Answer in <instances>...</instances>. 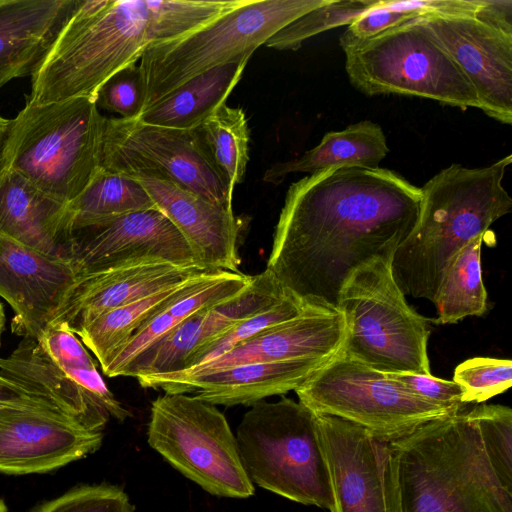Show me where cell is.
I'll use <instances>...</instances> for the list:
<instances>
[{"instance_id":"obj_1","label":"cell","mask_w":512,"mask_h":512,"mask_svg":"<svg viewBox=\"0 0 512 512\" xmlns=\"http://www.w3.org/2000/svg\"><path fill=\"white\" fill-rule=\"evenodd\" d=\"M421 189L385 168L340 166L292 183L266 270L306 305L336 309L361 266L392 259L415 227Z\"/></svg>"},{"instance_id":"obj_2","label":"cell","mask_w":512,"mask_h":512,"mask_svg":"<svg viewBox=\"0 0 512 512\" xmlns=\"http://www.w3.org/2000/svg\"><path fill=\"white\" fill-rule=\"evenodd\" d=\"M511 162L509 154L480 168L453 163L420 188L418 221L391 261L394 280L404 295L433 303L455 254L512 211V199L502 184Z\"/></svg>"},{"instance_id":"obj_3","label":"cell","mask_w":512,"mask_h":512,"mask_svg":"<svg viewBox=\"0 0 512 512\" xmlns=\"http://www.w3.org/2000/svg\"><path fill=\"white\" fill-rule=\"evenodd\" d=\"M399 512H512L465 409L389 442Z\"/></svg>"},{"instance_id":"obj_4","label":"cell","mask_w":512,"mask_h":512,"mask_svg":"<svg viewBox=\"0 0 512 512\" xmlns=\"http://www.w3.org/2000/svg\"><path fill=\"white\" fill-rule=\"evenodd\" d=\"M149 0H78L33 73L26 104L86 97L153 43Z\"/></svg>"},{"instance_id":"obj_5","label":"cell","mask_w":512,"mask_h":512,"mask_svg":"<svg viewBox=\"0 0 512 512\" xmlns=\"http://www.w3.org/2000/svg\"><path fill=\"white\" fill-rule=\"evenodd\" d=\"M105 120L95 100L86 97L25 104L8 120L2 167L68 205L101 168Z\"/></svg>"},{"instance_id":"obj_6","label":"cell","mask_w":512,"mask_h":512,"mask_svg":"<svg viewBox=\"0 0 512 512\" xmlns=\"http://www.w3.org/2000/svg\"><path fill=\"white\" fill-rule=\"evenodd\" d=\"M252 483L294 502L333 511L329 470L316 415L290 398L257 402L237 428Z\"/></svg>"},{"instance_id":"obj_7","label":"cell","mask_w":512,"mask_h":512,"mask_svg":"<svg viewBox=\"0 0 512 512\" xmlns=\"http://www.w3.org/2000/svg\"><path fill=\"white\" fill-rule=\"evenodd\" d=\"M339 44L350 83L366 96L399 94L480 109L473 86L424 17Z\"/></svg>"},{"instance_id":"obj_8","label":"cell","mask_w":512,"mask_h":512,"mask_svg":"<svg viewBox=\"0 0 512 512\" xmlns=\"http://www.w3.org/2000/svg\"><path fill=\"white\" fill-rule=\"evenodd\" d=\"M327 1L242 0L191 33L150 44L139 65L146 88L144 110L214 67L250 58L280 29Z\"/></svg>"},{"instance_id":"obj_9","label":"cell","mask_w":512,"mask_h":512,"mask_svg":"<svg viewBox=\"0 0 512 512\" xmlns=\"http://www.w3.org/2000/svg\"><path fill=\"white\" fill-rule=\"evenodd\" d=\"M391 261L361 266L342 286L336 306L346 326L341 354L384 373L430 376L427 320L406 302Z\"/></svg>"},{"instance_id":"obj_10","label":"cell","mask_w":512,"mask_h":512,"mask_svg":"<svg viewBox=\"0 0 512 512\" xmlns=\"http://www.w3.org/2000/svg\"><path fill=\"white\" fill-rule=\"evenodd\" d=\"M148 444L208 493L253 496L227 419L215 405L186 394H166L151 405Z\"/></svg>"},{"instance_id":"obj_11","label":"cell","mask_w":512,"mask_h":512,"mask_svg":"<svg viewBox=\"0 0 512 512\" xmlns=\"http://www.w3.org/2000/svg\"><path fill=\"white\" fill-rule=\"evenodd\" d=\"M295 392L299 402L313 413L341 418L386 442L463 410L425 400L386 373L341 353Z\"/></svg>"},{"instance_id":"obj_12","label":"cell","mask_w":512,"mask_h":512,"mask_svg":"<svg viewBox=\"0 0 512 512\" xmlns=\"http://www.w3.org/2000/svg\"><path fill=\"white\" fill-rule=\"evenodd\" d=\"M101 168L174 183L232 208L233 191L212 163L194 129L149 125L138 119L105 120Z\"/></svg>"},{"instance_id":"obj_13","label":"cell","mask_w":512,"mask_h":512,"mask_svg":"<svg viewBox=\"0 0 512 512\" xmlns=\"http://www.w3.org/2000/svg\"><path fill=\"white\" fill-rule=\"evenodd\" d=\"M67 260L77 278L144 261L200 266L187 241L159 209L72 229Z\"/></svg>"},{"instance_id":"obj_14","label":"cell","mask_w":512,"mask_h":512,"mask_svg":"<svg viewBox=\"0 0 512 512\" xmlns=\"http://www.w3.org/2000/svg\"><path fill=\"white\" fill-rule=\"evenodd\" d=\"M315 415L330 475L332 512H399L389 442L341 418Z\"/></svg>"},{"instance_id":"obj_15","label":"cell","mask_w":512,"mask_h":512,"mask_svg":"<svg viewBox=\"0 0 512 512\" xmlns=\"http://www.w3.org/2000/svg\"><path fill=\"white\" fill-rule=\"evenodd\" d=\"M345 335L344 317L337 309L310 305L299 315L265 328L206 364L136 379L144 388L166 391L190 378L242 364L313 358L331 360L342 352Z\"/></svg>"},{"instance_id":"obj_16","label":"cell","mask_w":512,"mask_h":512,"mask_svg":"<svg viewBox=\"0 0 512 512\" xmlns=\"http://www.w3.org/2000/svg\"><path fill=\"white\" fill-rule=\"evenodd\" d=\"M103 433L47 407L0 404V473H47L96 452Z\"/></svg>"},{"instance_id":"obj_17","label":"cell","mask_w":512,"mask_h":512,"mask_svg":"<svg viewBox=\"0 0 512 512\" xmlns=\"http://www.w3.org/2000/svg\"><path fill=\"white\" fill-rule=\"evenodd\" d=\"M473 86L480 109L512 123V34L474 17H424Z\"/></svg>"},{"instance_id":"obj_18","label":"cell","mask_w":512,"mask_h":512,"mask_svg":"<svg viewBox=\"0 0 512 512\" xmlns=\"http://www.w3.org/2000/svg\"><path fill=\"white\" fill-rule=\"evenodd\" d=\"M77 277L64 259L0 238V297L12 308V333L37 338L67 300Z\"/></svg>"},{"instance_id":"obj_19","label":"cell","mask_w":512,"mask_h":512,"mask_svg":"<svg viewBox=\"0 0 512 512\" xmlns=\"http://www.w3.org/2000/svg\"><path fill=\"white\" fill-rule=\"evenodd\" d=\"M287 293L265 269L240 294L193 314L141 354L123 373L140 377L182 370L186 359L237 322L279 302Z\"/></svg>"},{"instance_id":"obj_20","label":"cell","mask_w":512,"mask_h":512,"mask_svg":"<svg viewBox=\"0 0 512 512\" xmlns=\"http://www.w3.org/2000/svg\"><path fill=\"white\" fill-rule=\"evenodd\" d=\"M192 249L198 264L212 271L240 272V224L225 207L174 183L135 176Z\"/></svg>"},{"instance_id":"obj_21","label":"cell","mask_w":512,"mask_h":512,"mask_svg":"<svg viewBox=\"0 0 512 512\" xmlns=\"http://www.w3.org/2000/svg\"><path fill=\"white\" fill-rule=\"evenodd\" d=\"M209 271L200 266L144 261L86 275L77 278L53 321L66 322L75 333L115 308Z\"/></svg>"},{"instance_id":"obj_22","label":"cell","mask_w":512,"mask_h":512,"mask_svg":"<svg viewBox=\"0 0 512 512\" xmlns=\"http://www.w3.org/2000/svg\"><path fill=\"white\" fill-rule=\"evenodd\" d=\"M332 360L313 358L242 364L182 381L165 393H194L198 399L212 405L252 406L267 397L295 391Z\"/></svg>"},{"instance_id":"obj_23","label":"cell","mask_w":512,"mask_h":512,"mask_svg":"<svg viewBox=\"0 0 512 512\" xmlns=\"http://www.w3.org/2000/svg\"><path fill=\"white\" fill-rule=\"evenodd\" d=\"M67 205L49 196L17 172L0 170V238L44 254L68 257Z\"/></svg>"},{"instance_id":"obj_24","label":"cell","mask_w":512,"mask_h":512,"mask_svg":"<svg viewBox=\"0 0 512 512\" xmlns=\"http://www.w3.org/2000/svg\"><path fill=\"white\" fill-rule=\"evenodd\" d=\"M78 0H0V88L32 76Z\"/></svg>"},{"instance_id":"obj_25","label":"cell","mask_w":512,"mask_h":512,"mask_svg":"<svg viewBox=\"0 0 512 512\" xmlns=\"http://www.w3.org/2000/svg\"><path fill=\"white\" fill-rule=\"evenodd\" d=\"M0 375L87 429L102 432L109 420L107 411L45 354L35 338H23L9 356L0 357Z\"/></svg>"},{"instance_id":"obj_26","label":"cell","mask_w":512,"mask_h":512,"mask_svg":"<svg viewBox=\"0 0 512 512\" xmlns=\"http://www.w3.org/2000/svg\"><path fill=\"white\" fill-rule=\"evenodd\" d=\"M252 276L242 272L216 271L191 291L172 301L149 320L102 364L108 377L123 376L124 371L152 345L160 341L200 310L224 302L249 287Z\"/></svg>"},{"instance_id":"obj_27","label":"cell","mask_w":512,"mask_h":512,"mask_svg":"<svg viewBox=\"0 0 512 512\" xmlns=\"http://www.w3.org/2000/svg\"><path fill=\"white\" fill-rule=\"evenodd\" d=\"M389 147L383 129L364 120L341 131L327 132L321 142L300 157L274 163L263 176L267 183L278 185L291 173H316L340 166L378 168Z\"/></svg>"},{"instance_id":"obj_28","label":"cell","mask_w":512,"mask_h":512,"mask_svg":"<svg viewBox=\"0 0 512 512\" xmlns=\"http://www.w3.org/2000/svg\"><path fill=\"white\" fill-rule=\"evenodd\" d=\"M250 58L214 67L182 84L145 109L138 120L145 124L194 129L226 100L239 82Z\"/></svg>"},{"instance_id":"obj_29","label":"cell","mask_w":512,"mask_h":512,"mask_svg":"<svg viewBox=\"0 0 512 512\" xmlns=\"http://www.w3.org/2000/svg\"><path fill=\"white\" fill-rule=\"evenodd\" d=\"M214 272L216 271L200 273L176 285L115 308L79 329L75 334L94 354L99 364H102L154 314L191 291Z\"/></svg>"},{"instance_id":"obj_30","label":"cell","mask_w":512,"mask_h":512,"mask_svg":"<svg viewBox=\"0 0 512 512\" xmlns=\"http://www.w3.org/2000/svg\"><path fill=\"white\" fill-rule=\"evenodd\" d=\"M485 235L471 240L451 259L443 273L433 303L437 324H452L487 310V292L482 279L481 247Z\"/></svg>"},{"instance_id":"obj_31","label":"cell","mask_w":512,"mask_h":512,"mask_svg":"<svg viewBox=\"0 0 512 512\" xmlns=\"http://www.w3.org/2000/svg\"><path fill=\"white\" fill-rule=\"evenodd\" d=\"M70 232L95 221L158 209L134 178L100 168L83 192L68 205Z\"/></svg>"},{"instance_id":"obj_32","label":"cell","mask_w":512,"mask_h":512,"mask_svg":"<svg viewBox=\"0 0 512 512\" xmlns=\"http://www.w3.org/2000/svg\"><path fill=\"white\" fill-rule=\"evenodd\" d=\"M196 129L212 163L234 191L243 181L249 160V128L245 112L225 103Z\"/></svg>"},{"instance_id":"obj_33","label":"cell","mask_w":512,"mask_h":512,"mask_svg":"<svg viewBox=\"0 0 512 512\" xmlns=\"http://www.w3.org/2000/svg\"><path fill=\"white\" fill-rule=\"evenodd\" d=\"M379 0H328L308 11L271 36L265 46L296 51L309 38L327 30L349 25L374 7Z\"/></svg>"},{"instance_id":"obj_34","label":"cell","mask_w":512,"mask_h":512,"mask_svg":"<svg viewBox=\"0 0 512 512\" xmlns=\"http://www.w3.org/2000/svg\"><path fill=\"white\" fill-rule=\"evenodd\" d=\"M241 2L242 0H149L153 43L169 41L191 33Z\"/></svg>"},{"instance_id":"obj_35","label":"cell","mask_w":512,"mask_h":512,"mask_svg":"<svg viewBox=\"0 0 512 512\" xmlns=\"http://www.w3.org/2000/svg\"><path fill=\"white\" fill-rule=\"evenodd\" d=\"M308 306L310 305L292 295L286 296L274 305L237 322L200 347L186 359L180 371L198 367L220 357L265 328L299 315Z\"/></svg>"},{"instance_id":"obj_36","label":"cell","mask_w":512,"mask_h":512,"mask_svg":"<svg viewBox=\"0 0 512 512\" xmlns=\"http://www.w3.org/2000/svg\"><path fill=\"white\" fill-rule=\"evenodd\" d=\"M477 426L485 452L502 485L512 491V410L481 404L467 410Z\"/></svg>"},{"instance_id":"obj_37","label":"cell","mask_w":512,"mask_h":512,"mask_svg":"<svg viewBox=\"0 0 512 512\" xmlns=\"http://www.w3.org/2000/svg\"><path fill=\"white\" fill-rule=\"evenodd\" d=\"M453 381L463 390V403H482L511 387L512 362L488 357L471 358L455 368Z\"/></svg>"},{"instance_id":"obj_38","label":"cell","mask_w":512,"mask_h":512,"mask_svg":"<svg viewBox=\"0 0 512 512\" xmlns=\"http://www.w3.org/2000/svg\"><path fill=\"white\" fill-rule=\"evenodd\" d=\"M123 489L110 484L80 485L42 503L32 512H134Z\"/></svg>"},{"instance_id":"obj_39","label":"cell","mask_w":512,"mask_h":512,"mask_svg":"<svg viewBox=\"0 0 512 512\" xmlns=\"http://www.w3.org/2000/svg\"><path fill=\"white\" fill-rule=\"evenodd\" d=\"M145 89L140 66L130 64L103 83L95 102L98 108L117 113L120 118L137 119L144 110Z\"/></svg>"},{"instance_id":"obj_40","label":"cell","mask_w":512,"mask_h":512,"mask_svg":"<svg viewBox=\"0 0 512 512\" xmlns=\"http://www.w3.org/2000/svg\"><path fill=\"white\" fill-rule=\"evenodd\" d=\"M35 339L45 354L64 370L97 368L80 338L64 321L50 322Z\"/></svg>"},{"instance_id":"obj_41","label":"cell","mask_w":512,"mask_h":512,"mask_svg":"<svg viewBox=\"0 0 512 512\" xmlns=\"http://www.w3.org/2000/svg\"><path fill=\"white\" fill-rule=\"evenodd\" d=\"M386 375L425 400L452 409L466 408L467 404L462 402L463 390L453 380L411 373H386Z\"/></svg>"},{"instance_id":"obj_42","label":"cell","mask_w":512,"mask_h":512,"mask_svg":"<svg viewBox=\"0 0 512 512\" xmlns=\"http://www.w3.org/2000/svg\"><path fill=\"white\" fill-rule=\"evenodd\" d=\"M381 2L382 0H379L374 7L350 23L340 35L339 42L366 40L420 17L385 8Z\"/></svg>"},{"instance_id":"obj_43","label":"cell","mask_w":512,"mask_h":512,"mask_svg":"<svg viewBox=\"0 0 512 512\" xmlns=\"http://www.w3.org/2000/svg\"><path fill=\"white\" fill-rule=\"evenodd\" d=\"M385 8L416 14L420 17H474L482 0H382Z\"/></svg>"},{"instance_id":"obj_44","label":"cell","mask_w":512,"mask_h":512,"mask_svg":"<svg viewBox=\"0 0 512 512\" xmlns=\"http://www.w3.org/2000/svg\"><path fill=\"white\" fill-rule=\"evenodd\" d=\"M475 18L489 26L512 34V1L482 0Z\"/></svg>"},{"instance_id":"obj_45","label":"cell","mask_w":512,"mask_h":512,"mask_svg":"<svg viewBox=\"0 0 512 512\" xmlns=\"http://www.w3.org/2000/svg\"><path fill=\"white\" fill-rule=\"evenodd\" d=\"M0 404L39 406V407H47V408L53 409L45 402L33 397L32 395L27 393L24 389H22L19 385L4 378L1 375H0Z\"/></svg>"},{"instance_id":"obj_46","label":"cell","mask_w":512,"mask_h":512,"mask_svg":"<svg viewBox=\"0 0 512 512\" xmlns=\"http://www.w3.org/2000/svg\"><path fill=\"white\" fill-rule=\"evenodd\" d=\"M8 120L0 116V170L2 168V144L6 133Z\"/></svg>"},{"instance_id":"obj_47","label":"cell","mask_w":512,"mask_h":512,"mask_svg":"<svg viewBox=\"0 0 512 512\" xmlns=\"http://www.w3.org/2000/svg\"><path fill=\"white\" fill-rule=\"evenodd\" d=\"M5 312H4V306L3 303L0 301V347H1V336L5 328Z\"/></svg>"},{"instance_id":"obj_48","label":"cell","mask_w":512,"mask_h":512,"mask_svg":"<svg viewBox=\"0 0 512 512\" xmlns=\"http://www.w3.org/2000/svg\"><path fill=\"white\" fill-rule=\"evenodd\" d=\"M0 512H8L7 506L2 498H0Z\"/></svg>"}]
</instances>
